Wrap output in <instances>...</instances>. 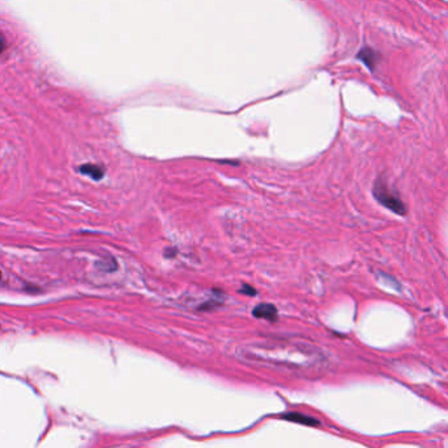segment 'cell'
Wrapping results in <instances>:
<instances>
[{
  "instance_id": "obj_1",
  "label": "cell",
  "mask_w": 448,
  "mask_h": 448,
  "mask_svg": "<svg viewBox=\"0 0 448 448\" xmlns=\"http://www.w3.org/2000/svg\"><path fill=\"white\" fill-rule=\"evenodd\" d=\"M374 196L376 197V200L384 205L388 209L393 211L394 213L400 214V216H405L406 214V208H405V204L401 201L400 197L394 194L391 188L388 187L387 184L379 180L376 182L374 187Z\"/></svg>"
},
{
  "instance_id": "obj_2",
  "label": "cell",
  "mask_w": 448,
  "mask_h": 448,
  "mask_svg": "<svg viewBox=\"0 0 448 448\" xmlns=\"http://www.w3.org/2000/svg\"><path fill=\"white\" fill-rule=\"evenodd\" d=\"M252 314L256 318L267 319L270 322L278 321V309L272 304H259L252 309Z\"/></svg>"
},
{
  "instance_id": "obj_3",
  "label": "cell",
  "mask_w": 448,
  "mask_h": 448,
  "mask_svg": "<svg viewBox=\"0 0 448 448\" xmlns=\"http://www.w3.org/2000/svg\"><path fill=\"white\" fill-rule=\"evenodd\" d=\"M283 419L285 421L296 422V423H302L306 424V426H319V421L314 419L312 417H308V415L300 414V413H285L282 415Z\"/></svg>"
},
{
  "instance_id": "obj_4",
  "label": "cell",
  "mask_w": 448,
  "mask_h": 448,
  "mask_svg": "<svg viewBox=\"0 0 448 448\" xmlns=\"http://www.w3.org/2000/svg\"><path fill=\"white\" fill-rule=\"evenodd\" d=\"M79 171L83 175H87V176H89L94 180H100L104 176V168L98 166V164H92V163H87V164L80 166L79 167Z\"/></svg>"
},
{
  "instance_id": "obj_5",
  "label": "cell",
  "mask_w": 448,
  "mask_h": 448,
  "mask_svg": "<svg viewBox=\"0 0 448 448\" xmlns=\"http://www.w3.org/2000/svg\"><path fill=\"white\" fill-rule=\"evenodd\" d=\"M357 58H359L360 61H363L370 68H374L377 63V58H379V55H377L376 51H374L372 49L364 48L357 53Z\"/></svg>"
},
{
  "instance_id": "obj_6",
  "label": "cell",
  "mask_w": 448,
  "mask_h": 448,
  "mask_svg": "<svg viewBox=\"0 0 448 448\" xmlns=\"http://www.w3.org/2000/svg\"><path fill=\"white\" fill-rule=\"evenodd\" d=\"M239 292L243 293V295H248V296H255V295H256V291H255V289L252 288V287H250V285H247V284H244L243 287H242V289H241V291H239Z\"/></svg>"
}]
</instances>
